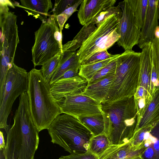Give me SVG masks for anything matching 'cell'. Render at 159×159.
<instances>
[{
    "label": "cell",
    "instance_id": "obj_7",
    "mask_svg": "<svg viewBox=\"0 0 159 159\" xmlns=\"http://www.w3.org/2000/svg\"><path fill=\"white\" fill-rule=\"evenodd\" d=\"M34 34L35 42L31 49L34 67L42 66L59 52L62 53V34L53 15L42 23Z\"/></svg>",
    "mask_w": 159,
    "mask_h": 159
},
{
    "label": "cell",
    "instance_id": "obj_36",
    "mask_svg": "<svg viewBox=\"0 0 159 159\" xmlns=\"http://www.w3.org/2000/svg\"><path fill=\"white\" fill-rule=\"evenodd\" d=\"M79 69L80 68H73L66 71L58 80L71 78L79 75Z\"/></svg>",
    "mask_w": 159,
    "mask_h": 159
},
{
    "label": "cell",
    "instance_id": "obj_10",
    "mask_svg": "<svg viewBox=\"0 0 159 159\" xmlns=\"http://www.w3.org/2000/svg\"><path fill=\"white\" fill-rule=\"evenodd\" d=\"M122 11V16L118 27L120 38L117 44L125 51L132 50L133 47L138 44L141 37V30L137 26L135 16L128 0L118 3Z\"/></svg>",
    "mask_w": 159,
    "mask_h": 159
},
{
    "label": "cell",
    "instance_id": "obj_32",
    "mask_svg": "<svg viewBox=\"0 0 159 159\" xmlns=\"http://www.w3.org/2000/svg\"><path fill=\"white\" fill-rule=\"evenodd\" d=\"M78 0H55L52 10L55 16L60 15L67 8L74 5Z\"/></svg>",
    "mask_w": 159,
    "mask_h": 159
},
{
    "label": "cell",
    "instance_id": "obj_18",
    "mask_svg": "<svg viewBox=\"0 0 159 159\" xmlns=\"http://www.w3.org/2000/svg\"><path fill=\"white\" fill-rule=\"evenodd\" d=\"M20 5L16 6L24 9L28 15L39 19L42 23L46 21L48 12L52 9L51 0H20Z\"/></svg>",
    "mask_w": 159,
    "mask_h": 159
},
{
    "label": "cell",
    "instance_id": "obj_11",
    "mask_svg": "<svg viewBox=\"0 0 159 159\" xmlns=\"http://www.w3.org/2000/svg\"><path fill=\"white\" fill-rule=\"evenodd\" d=\"M57 103L62 113L77 118L103 113L101 103L80 94L67 95Z\"/></svg>",
    "mask_w": 159,
    "mask_h": 159
},
{
    "label": "cell",
    "instance_id": "obj_34",
    "mask_svg": "<svg viewBox=\"0 0 159 159\" xmlns=\"http://www.w3.org/2000/svg\"><path fill=\"white\" fill-rule=\"evenodd\" d=\"M116 55L111 54L109 53L107 50L98 52L82 63L81 65H87L98 62L115 57Z\"/></svg>",
    "mask_w": 159,
    "mask_h": 159
},
{
    "label": "cell",
    "instance_id": "obj_38",
    "mask_svg": "<svg viewBox=\"0 0 159 159\" xmlns=\"http://www.w3.org/2000/svg\"><path fill=\"white\" fill-rule=\"evenodd\" d=\"M154 35L155 37L159 39V25L156 29Z\"/></svg>",
    "mask_w": 159,
    "mask_h": 159
},
{
    "label": "cell",
    "instance_id": "obj_13",
    "mask_svg": "<svg viewBox=\"0 0 159 159\" xmlns=\"http://www.w3.org/2000/svg\"><path fill=\"white\" fill-rule=\"evenodd\" d=\"M159 0H148L147 12L139 43L142 49L146 44L152 42L155 37V31L158 25V4Z\"/></svg>",
    "mask_w": 159,
    "mask_h": 159
},
{
    "label": "cell",
    "instance_id": "obj_14",
    "mask_svg": "<svg viewBox=\"0 0 159 159\" xmlns=\"http://www.w3.org/2000/svg\"><path fill=\"white\" fill-rule=\"evenodd\" d=\"M116 0H83L78 11L79 22L84 25L92 21L101 12L114 6Z\"/></svg>",
    "mask_w": 159,
    "mask_h": 159
},
{
    "label": "cell",
    "instance_id": "obj_22",
    "mask_svg": "<svg viewBox=\"0 0 159 159\" xmlns=\"http://www.w3.org/2000/svg\"><path fill=\"white\" fill-rule=\"evenodd\" d=\"M77 118L94 136L105 133L107 120L103 113L94 115L80 116Z\"/></svg>",
    "mask_w": 159,
    "mask_h": 159
},
{
    "label": "cell",
    "instance_id": "obj_8",
    "mask_svg": "<svg viewBox=\"0 0 159 159\" xmlns=\"http://www.w3.org/2000/svg\"><path fill=\"white\" fill-rule=\"evenodd\" d=\"M122 16L112 15L105 19L77 51L81 64L96 53L107 50L120 38L118 27Z\"/></svg>",
    "mask_w": 159,
    "mask_h": 159
},
{
    "label": "cell",
    "instance_id": "obj_9",
    "mask_svg": "<svg viewBox=\"0 0 159 159\" xmlns=\"http://www.w3.org/2000/svg\"><path fill=\"white\" fill-rule=\"evenodd\" d=\"M28 84V72L13 63L7 73L0 103V128L6 132L8 129L7 119L13 104L19 96L27 92Z\"/></svg>",
    "mask_w": 159,
    "mask_h": 159
},
{
    "label": "cell",
    "instance_id": "obj_23",
    "mask_svg": "<svg viewBox=\"0 0 159 159\" xmlns=\"http://www.w3.org/2000/svg\"><path fill=\"white\" fill-rule=\"evenodd\" d=\"M120 54L113 57L98 62L87 65H81L79 69V75L89 82L99 70L116 59Z\"/></svg>",
    "mask_w": 159,
    "mask_h": 159
},
{
    "label": "cell",
    "instance_id": "obj_31",
    "mask_svg": "<svg viewBox=\"0 0 159 159\" xmlns=\"http://www.w3.org/2000/svg\"><path fill=\"white\" fill-rule=\"evenodd\" d=\"M114 14L122 16L121 10L118 5L112 7L101 12L91 21L96 24L97 27L107 18Z\"/></svg>",
    "mask_w": 159,
    "mask_h": 159
},
{
    "label": "cell",
    "instance_id": "obj_39",
    "mask_svg": "<svg viewBox=\"0 0 159 159\" xmlns=\"http://www.w3.org/2000/svg\"><path fill=\"white\" fill-rule=\"evenodd\" d=\"M126 159H142V157L141 156L135 157V158H127Z\"/></svg>",
    "mask_w": 159,
    "mask_h": 159
},
{
    "label": "cell",
    "instance_id": "obj_21",
    "mask_svg": "<svg viewBox=\"0 0 159 159\" xmlns=\"http://www.w3.org/2000/svg\"><path fill=\"white\" fill-rule=\"evenodd\" d=\"M96 29L92 21L84 25L72 40L63 45L62 53L67 51H76Z\"/></svg>",
    "mask_w": 159,
    "mask_h": 159
},
{
    "label": "cell",
    "instance_id": "obj_26",
    "mask_svg": "<svg viewBox=\"0 0 159 159\" xmlns=\"http://www.w3.org/2000/svg\"><path fill=\"white\" fill-rule=\"evenodd\" d=\"M148 0H128L135 17L137 26L141 30L144 23Z\"/></svg>",
    "mask_w": 159,
    "mask_h": 159
},
{
    "label": "cell",
    "instance_id": "obj_33",
    "mask_svg": "<svg viewBox=\"0 0 159 159\" xmlns=\"http://www.w3.org/2000/svg\"><path fill=\"white\" fill-rule=\"evenodd\" d=\"M151 48L152 65L159 78V39L154 37Z\"/></svg>",
    "mask_w": 159,
    "mask_h": 159
},
{
    "label": "cell",
    "instance_id": "obj_30",
    "mask_svg": "<svg viewBox=\"0 0 159 159\" xmlns=\"http://www.w3.org/2000/svg\"><path fill=\"white\" fill-rule=\"evenodd\" d=\"M83 1V0H78L74 5L67 8L62 13L56 17L61 34L65 22L74 12L78 11L77 7L81 4Z\"/></svg>",
    "mask_w": 159,
    "mask_h": 159
},
{
    "label": "cell",
    "instance_id": "obj_15",
    "mask_svg": "<svg viewBox=\"0 0 159 159\" xmlns=\"http://www.w3.org/2000/svg\"><path fill=\"white\" fill-rule=\"evenodd\" d=\"M152 42L148 43L142 48L140 52V66L138 87L143 88L145 91L146 99L148 100L152 95L151 90V76L152 63Z\"/></svg>",
    "mask_w": 159,
    "mask_h": 159
},
{
    "label": "cell",
    "instance_id": "obj_19",
    "mask_svg": "<svg viewBox=\"0 0 159 159\" xmlns=\"http://www.w3.org/2000/svg\"><path fill=\"white\" fill-rule=\"evenodd\" d=\"M114 75L109 76L93 83L88 84L80 94L88 96L100 103L103 102L108 93Z\"/></svg>",
    "mask_w": 159,
    "mask_h": 159
},
{
    "label": "cell",
    "instance_id": "obj_4",
    "mask_svg": "<svg viewBox=\"0 0 159 159\" xmlns=\"http://www.w3.org/2000/svg\"><path fill=\"white\" fill-rule=\"evenodd\" d=\"M47 129L51 142L70 154L89 151L90 140L94 136L77 118L64 113L58 116Z\"/></svg>",
    "mask_w": 159,
    "mask_h": 159
},
{
    "label": "cell",
    "instance_id": "obj_25",
    "mask_svg": "<svg viewBox=\"0 0 159 159\" xmlns=\"http://www.w3.org/2000/svg\"><path fill=\"white\" fill-rule=\"evenodd\" d=\"M81 64L77 51L61 64L59 66L52 75L50 82L51 85L57 81L66 71L73 68H80Z\"/></svg>",
    "mask_w": 159,
    "mask_h": 159
},
{
    "label": "cell",
    "instance_id": "obj_1",
    "mask_svg": "<svg viewBox=\"0 0 159 159\" xmlns=\"http://www.w3.org/2000/svg\"><path fill=\"white\" fill-rule=\"evenodd\" d=\"M13 120L7 132L2 152L4 159H34L39 143V132L33 121L27 92L20 96Z\"/></svg>",
    "mask_w": 159,
    "mask_h": 159
},
{
    "label": "cell",
    "instance_id": "obj_3",
    "mask_svg": "<svg viewBox=\"0 0 159 159\" xmlns=\"http://www.w3.org/2000/svg\"><path fill=\"white\" fill-rule=\"evenodd\" d=\"M27 92L34 124L39 132L48 129L54 120L62 113L40 70L35 68L28 72Z\"/></svg>",
    "mask_w": 159,
    "mask_h": 159
},
{
    "label": "cell",
    "instance_id": "obj_29",
    "mask_svg": "<svg viewBox=\"0 0 159 159\" xmlns=\"http://www.w3.org/2000/svg\"><path fill=\"white\" fill-rule=\"evenodd\" d=\"M152 125L143 127L134 132L130 142L134 150L144 147L143 142L145 134L151 129Z\"/></svg>",
    "mask_w": 159,
    "mask_h": 159
},
{
    "label": "cell",
    "instance_id": "obj_16",
    "mask_svg": "<svg viewBox=\"0 0 159 159\" xmlns=\"http://www.w3.org/2000/svg\"><path fill=\"white\" fill-rule=\"evenodd\" d=\"M159 120V88L152 97L139 117L135 131L144 127L152 125Z\"/></svg>",
    "mask_w": 159,
    "mask_h": 159
},
{
    "label": "cell",
    "instance_id": "obj_24",
    "mask_svg": "<svg viewBox=\"0 0 159 159\" xmlns=\"http://www.w3.org/2000/svg\"><path fill=\"white\" fill-rule=\"evenodd\" d=\"M109 139L105 133L94 136L91 139L89 151L98 157L100 156L110 146Z\"/></svg>",
    "mask_w": 159,
    "mask_h": 159
},
{
    "label": "cell",
    "instance_id": "obj_40",
    "mask_svg": "<svg viewBox=\"0 0 159 159\" xmlns=\"http://www.w3.org/2000/svg\"><path fill=\"white\" fill-rule=\"evenodd\" d=\"M158 18L159 19V0L158 4Z\"/></svg>",
    "mask_w": 159,
    "mask_h": 159
},
{
    "label": "cell",
    "instance_id": "obj_27",
    "mask_svg": "<svg viewBox=\"0 0 159 159\" xmlns=\"http://www.w3.org/2000/svg\"><path fill=\"white\" fill-rule=\"evenodd\" d=\"M61 55L60 52L42 66L41 70L45 81L49 83L52 75L58 67Z\"/></svg>",
    "mask_w": 159,
    "mask_h": 159
},
{
    "label": "cell",
    "instance_id": "obj_20",
    "mask_svg": "<svg viewBox=\"0 0 159 159\" xmlns=\"http://www.w3.org/2000/svg\"><path fill=\"white\" fill-rule=\"evenodd\" d=\"M144 142L146 148L141 155L142 159H159V120L146 133Z\"/></svg>",
    "mask_w": 159,
    "mask_h": 159
},
{
    "label": "cell",
    "instance_id": "obj_35",
    "mask_svg": "<svg viewBox=\"0 0 159 159\" xmlns=\"http://www.w3.org/2000/svg\"><path fill=\"white\" fill-rule=\"evenodd\" d=\"M59 159H98V157L89 151L82 153L71 154L61 156Z\"/></svg>",
    "mask_w": 159,
    "mask_h": 159
},
{
    "label": "cell",
    "instance_id": "obj_12",
    "mask_svg": "<svg viewBox=\"0 0 159 159\" xmlns=\"http://www.w3.org/2000/svg\"><path fill=\"white\" fill-rule=\"evenodd\" d=\"M88 84V81L80 76L58 80L50 85L51 92L58 102L66 95L81 94Z\"/></svg>",
    "mask_w": 159,
    "mask_h": 159
},
{
    "label": "cell",
    "instance_id": "obj_37",
    "mask_svg": "<svg viewBox=\"0 0 159 159\" xmlns=\"http://www.w3.org/2000/svg\"><path fill=\"white\" fill-rule=\"evenodd\" d=\"M6 143L5 142L3 133L0 131V150H3L5 148Z\"/></svg>",
    "mask_w": 159,
    "mask_h": 159
},
{
    "label": "cell",
    "instance_id": "obj_28",
    "mask_svg": "<svg viewBox=\"0 0 159 159\" xmlns=\"http://www.w3.org/2000/svg\"><path fill=\"white\" fill-rule=\"evenodd\" d=\"M116 59L98 71L88 84L95 82L107 76L115 74L117 66Z\"/></svg>",
    "mask_w": 159,
    "mask_h": 159
},
{
    "label": "cell",
    "instance_id": "obj_5",
    "mask_svg": "<svg viewBox=\"0 0 159 159\" xmlns=\"http://www.w3.org/2000/svg\"><path fill=\"white\" fill-rule=\"evenodd\" d=\"M140 55V52L132 50L120 54L116 59L113 80L103 102H111L134 96L139 85Z\"/></svg>",
    "mask_w": 159,
    "mask_h": 159
},
{
    "label": "cell",
    "instance_id": "obj_2",
    "mask_svg": "<svg viewBox=\"0 0 159 159\" xmlns=\"http://www.w3.org/2000/svg\"><path fill=\"white\" fill-rule=\"evenodd\" d=\"M107 120L105 133L111 144L130 142L135 132L138 116L134 96L111 102L101 103Z\"/></svg>",
    "mask_w": 159,
    "mask_h": 159
},
{
    "label": "cell",
    "instance_id": "obj_17",
    "mask_svg": "<svg viewBox=\"0 0 159 159\" xmlns=\"http://www.w3.org/2000/svg\"><path fill=\"white\" fill-rule=\"evenodd\" d=\"M146 148L134 150L130 142L119 145L111 144L98 159H126L140 156Z\"/></svg>",
    "mask_w": 159,
    "mask_h": 159
},
{
    "label": "cell",
    "instance_id": "obj_6",
    "mask_svg": "<svg viewBox=\"0 0 159 159\" xmlns=\"http://www.w3.org/2000/svg\"><path fill=\"white\" fill-rule=\"evenodd\" d=\"M14 6L9 0L0 2V98L2 97L7 73L14 63L15 52L19 43L17 16L9 11Z\"/></svg>",
    "mask_w": 159,
    "mask_h": 159
}]
</instances>
